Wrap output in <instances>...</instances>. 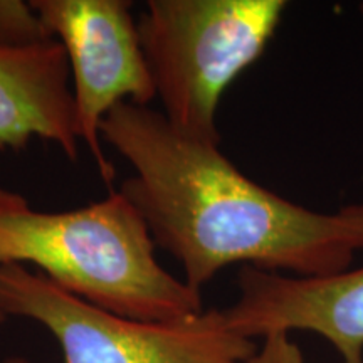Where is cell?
Listing matches in <instances>:
<instances>
[{
  "mask_svg": "<svg viewBox=\"0 0 363 363\" xmlns=\"http://www.w3.org/2000/svg\"><path fill=\"white\" fill-rule=\"evenodd\" d=\"M246 363H305V357L291 335L278 333L262 338Z\"/></svg>",
  "mask_w": 363,
  "mask_h": 363,
  "instance_id": "9c48e42d",
  "label": "cell"
},
{
  "mask_svg": "<svg viewBox=\"0 0 363 363\" xmlns=\"http://www.w3.org/2000/svg\"><path fill=\"white\" fill-rule=\"evenodd\" d=\"M34 138L79 155L67 57L57 40L0 45V150L19 152Z\"/></svg>",
  "mask_w": 363,
  "mask_h": 363,
  "instance_id": "52a82bcc",
  "label": "cell"
},
{
  "mask_svg": "<svg viewBox=\"0 0 363 363\" xmlns=\"http://www.w3.org/2000/svg\"><path fill=\"white\" fill-rule=\"evenodd\" d=\"M52 40L30 6L22 0H0V45L24 48Z\"/></svg>",
  "mask_w": 363,
  "mask_h": 363,
  "instance_id": "ba28073f",
  "label": "cell"
},
{
  "mask_svg": "<svg viewBox=\"0 0 363 363\" xmlns=\"http://www.w3.org/2000/svg\"><path fill=\"white\" fill-rule=\"evenodd\" d=\"M9 320V318L6 316V313H4L2 310H0V330H2V326L6 325V321Z\"/></svg>",
  "mask_w": 363,
  "mask_h": 363,
  "instance_id": "8fae6325",
  "label": "cell"
},
{
  "mask_svg": "<svg viewBox=\"0 0 363 363\" xmlns=\"http://www.w3.org/2000/svg\"><path fill=\"white\" fill-rule=\"evenodd\" d=\"M133 174L120 192L195 291L227 266L328 278L363 251V202L321 212L242 174L219 143L177 130L162 111L121 103L101 125Z\"/></svg>",
  "mask_w": 363,
  "mask_h": 363,
  "instance_id": "6da1fadb",
  "label": "cell"
},
{
  "mask_svg": "<svg viewBox=\"0 0 363 363\" xmlns=\"http://www.w3.org/2000/svg\"><path fill=\"white\" fill-rule=\"evenodd\" d=\"M286 9L284 0H150L138 33L163 116L220 145V99L264 54Z\"/></svg>",
  "mask_w": 363,
  "mask_h": 363,
  "instance_id": "3957f363",
  "label": "cell"
},
{
  "mask_svg": "<svg viewBox=\"0 0 363 363\" xmlns=\"http://www.w3.org/2000/svg\"><path fill=\"white\" fill-rule=\"evenodd\" d=\"M45 33L69 65L76 135L111 185L115 167L103 150L101 125L121 103L150 106L155 86L125 0H30Z\"/></svg>",
  "mask_w": 363,
  "mask_h": 363,
  "instance_id": "5b68a950",
  "label": "cell"
},
{
  "mask_svg": "<svg viewBox=\"0 0 363 363\" xmlns=\"http://www.w3.org/2000/svg\"><path fill=\"white\" fill-rule=\"evenodd\" d=\"M238 288V298L224 315L242 337L254 342L311 331L330 342L343 363H363V266L328 278L242 267Z\"/></svg>",
  "mask_w": 363,
  "mask_h": 363,
  "instance_id": "8992f818",
  "label": "cell"
},
{
  "mask_svg": "<svg viewBox=\"0 0 363 363\" xmlns=\"http://www.w3.org/2000/svg\"><path fill=\"white\" fill-rule=\"evenodd\" d=\"M358 12H360V16H362V19H363V2L358 4Z\"/></svg>",
  "mask_w": 363,
  "mask_h": 363,
  "instance_id": "7c38bea8",
  "label": "cell"
},
{
  "mask_svg": "<svg viewBox=\"0 0 363 363\" xmlns=\"http://www.w3.org/2000/svg\"><path fill=\"white\" fill-rule=\"evenodd\" d=\"M143 217L120 190L69 211H40L0 187V264L34 266L72 296L142 321L203 311L202 294L160 264Z\"/></svg>",
  "mask_w": 363,
  "mask_h": 363,
  "instance_id": "7a4b0ae2",
  "label": "cell"
},
{
  "mask_svg": "<svg viewBox=\"0 0 363 363\" xmlns=\"http://www.w3.org/2000/svg\"><path fill=\"white\" fill-rule=\"evenodd\" d=\"M0 310L44 326L56 338L62 363H246L257 348L230 328L224 310L180 321L131 320L19 264H0Z\"/></svg>",
  "mask_w": 363,
  "mask_h": 363,
  "instance_id": "277c9868",
  "label": "cell"
},
{
  "mask_svg": "<svg viewBox=\"0 0 363 363\" xmlns=\"http://www.w3.org/2000/svg\"><path fill=\"white\" fill-rule=\"evenodd\" d=\"M2 363H33V362L27 360L26 357H9Z\"/></svg>",
  "mask_w": 363,
  "mask_h": 363,
  "instance_id": "30bf717a",
  "label": "cell"
}]
</instances>
